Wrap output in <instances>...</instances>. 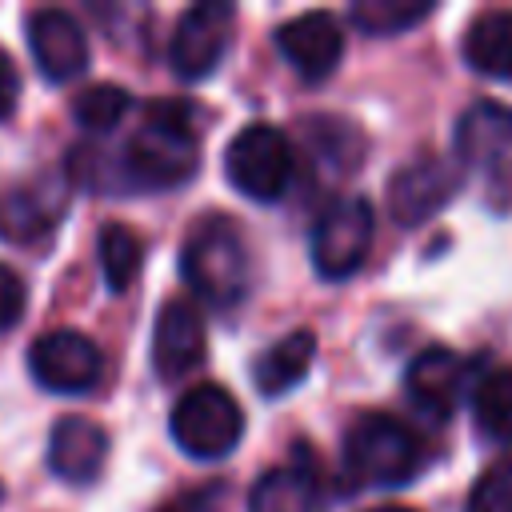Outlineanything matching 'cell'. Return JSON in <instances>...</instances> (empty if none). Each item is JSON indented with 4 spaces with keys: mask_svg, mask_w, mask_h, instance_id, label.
Returning a JSON list of instances; mask_svg holds the SVG:
<instances>
[{
    "mask_svg": "<svg viewBox=\"0 0 512 512\" xmlns=\"http://www.w3.org/2000/svg\"><path fill=\"white\" fill-rule=\"evenodd\" d=\"M200 164V140L192 108L184 100H160L144 112V124L124 148V176L136 188H176L192 180Z\"/></svg>",
    "mask_w": 512,
    "mask_h": 512,
    "instance_id": "cell-1",
    "label": "cell"
},
{
    "mask_svg": "<svg viewBox=\"0 0 512 512\" xmlns=\"http://www.w3.org/2000/svg\"><path fill=\"white\" fill-rule=\"evenodd\" d=\"M184 280L212 308H232L244 300L252 280V260L240 232L224 216H204L184 240Z\"/></svg>",
    "mask_w": 512,
    "mask_h": 512,
    "instance_id": "cell-2",
    "label": "cell"
},
{
    "mask_svg": "<svg viewBox=\"0 0 512 512\" xmlns=\"http://www.w3.org/2000/svg\"><path fill=\"white\" fill-rule=\"evenodd\" d=\"M344 464L360 484L376 488H396L412 484L416 472L424 468V448L416 432L392 416H360L348 436H344Z\"/></svg>",
    "mask_w": 512,
    "mask_h": 512,
    "instance_id": "cell-3",
    "label": "cell"
},
{
    "mask_svg": "<svg viewBox=\"0 0 512 512\" xmlns=\"http://www.w3.org/2000/svg\"><path fill=\"white\" fill-rule=\"evenodd\" d=\"M168 432L192 460H220L244 436V412L228 388L196 384L176 400Z\"/></svg>",
    "mask_w": 512,
    "mask_h": 512,
    "instance_id": "cell-4",
    "label": "cell"
},
{
    "mask_svg": "<svg viewBox=\"0 0 512 512\" xmlns=\"http://www.w3.org/2000/svg\"><path fill=\"white\" fill-rule=\"evenodd\" d=\"M224 176L236 192L248 200L272 204L288 192L292 180V144L280 128L272 124H248L232 136L224 152Z\"/></svg>",
    "mask_w": 512,
    "mask_h": 512,
    "instance_id": "cell-5",
    "label": "cell"
},
{
    "mask_svg": "<svg viewBox=\"0 0 512 512\" xmlns=\"http://www.w3.org/2000/svg\"><path fill=\"white\" fill-rule=\"evenodd\" d=\"M372 208L364 196H336L312 224V264L324 280H348L372 248Z\"/></svg>",
    "mask_w": 512,
    "mask_h": 512,
    "instance_id": "cell-6",
    "label": "cell"
},
{
    "mask_svg": "<svg viewBox=\"0 0 512 512\" xmlns=\"http://www.w3.org/2000/svg\"><path fill=\"white\" fill-rule=\"evenodd\" d=\"M232 4H196L180 16L176 32H172V68L184 80H204L220 68L228 40H232Z\"/></svg>",
    "mask_w": 512,
    "mask_h": 512,
    "instance_id": "cell-7",
    "label": "cell"
},
{
    "mask_svg": "<svg viewBox=\"0 0 512 512\" xmlns=\"http://www.w3.org/2000/svg\"><path fill=\"white\" fill-rule=\"evenodd\" d=\"M28 368L36 376V384L48 392H88L100 380L104 360L88 336H80L72 328H56V332L36 336V344L28 352Z\"/></svg>",
    "mask_w": 512,
    "mask_h": 512,
    "instance_id": "cell-8",
    "label": "cell"
},
{
    "mask_svg": "<svg viewBox=\"0 0 512 512\" xmlns=\"http://www.w3.org/2000/svg\"><path fill=\"white\" fill-rule=\"evenodd\" d=\"M456 156L464 168L492 180L512 176V108L508 104H472L456 120Z\"/></svg>",
    "mask_w": 512,
    "mask_h": 512,
    "instance_id": "cell-9",
    "label": "cell"
},
{
    "mask_svg": "<svg viewBox=\"0 0 512 512\" xmlns=\"http://www.w3.org/2000/svg\"><path fill=\"white\" fill-rule=\"evenodd\" d=\"M64 200H68L64 180L52 172L0 188V240H12V244L40 240L60 220Z\"/></svg>",
    "mask_w": 512,
    "mask_h": 512,
    "instance_id": "cell-10",
    "label": "cell"
},
{
    "mask_svg": "<svg viewBox=\"0 0 512 512\" xmlns=\"http://www.w3.org/2000/svg\"><path fill=\"white\" fill-rule=\"evenodd\" d=\"M28 48L52 84H68L88 68V36L60 8H40L28 16Z\"/></svg>",
    "mask_w": 512,
    "mask_h": 512,
    "instance_id": "cell-11",
    "label": "cell"
},
{
    "mask_svg": "<svg viewBox=\"0 0 512 512\" xmlns=\"http://www.w3.org/2000/svg\"><path fill=\"white\" fill-rule=\"evenodd\" d=\"M276 48L304 80H324L344 56V32L328 12H304L280 24Z\"/></svg>",
    "mask_w": 512,
    "mask_h": 512,
    "instance_id": "cell-12",
    "label": "cell"
},
{
    "mask_svg": "<svg viewBox=\"0 0 512 512\" xmlns=\"http://www.w3.org/2000/svg\"><path fill=\"white\" fill-rule=\"evenodd\" d=\"M456 192V172L444 160H416L388 180V212L396 224L416 228L436 216Z\"/></svg>",
    "mask_w": 512,
    "mask_h": 512,
    "instance_id": "cell-13",
    "label": "cell"
},
{
    "mask_svg": "<svg viewBox=\"0 0 512 512\" xmlns=\"http://www.w3.org/2000/svg\"><path fill=\"white\" fill-rule=\"evenodd\" d=\"M204 360V316L188 300H168L152 332V368L164 380L192 372Z\"/></svg>",
    "mask_w": 512,
    "mask_h": 512,
    "instance_id": "cell-14",
    "label": "cell"
},
{
    "mask_svg": "<svg viewBox=\"0 0 512 512\" xmlns=\"http://www.w3.org/2000/svg\"><path fill=\"white\" fill-rule=\"evenodd\" d=\"M404 388H408V400L432 416V420H448L460 404V392H464V360L444 348V344H432L424 348L408 372H404Z\"/></svg>",
    "mask_w": 512,
    "mask_h": 512,
    "instance_id": "cell-15",
    "label": "cell"
},
{
    "mask_svg": "<svg viewBox=\"0 0 512 512\" xmlns=\"http://www.w3.org/2000/svg\"><path fill=\"white\" fill-rule=\"evenodd\" d=\"M108 460V432L88 416H60L48 436V468L68 484H92Z\"/></svg>",
    "mask_w": 512,
    "mask_h": 512,
    "instance_id": "cell-16",
    "label": "cell"
},
{
    "mask_svg": "<svg viewBox=\"0 0 512 512\" xmlns=\"http://www.w3.org/2000/svg\"><path fill=\"white\" fill-rule=\"evenodd\" d=\"M316 508H320V476L304 460L264 472L248 492V512H316Z\"/></svg>",
    "mask_w": 512,
    "mask_h": 512,
    "instance_id": "cell-17",
    "label": "cell"
},
{
    "mask_svg": "<svg viewBox=\"0 0 512 512\" xmlns=\"http://www.w3.org/2000/svg\"><path fill=\"white\" fill-rule=\"evenodd\" d=\"M312 356H316V336L308 328L288 332L252 360V380L264 396H284L304 380V372L312 368Z\"/></svg>",
    "mask_w": 512,
    "mask_h": 512,
    "instance_id": "cell-18",
    "label": "cell"
},
{
    "mask_svg": "<svg viewBox=\"0 0 512 512\" xmlns=\"http://www.w3.org/2000/svg\"><path fill=\"white\" fill-rule=\"evenodd\" d=\"M464 60L488 80H512V8L480 12L468 24Z\"/></svg>",
    "mask_w": 512,
    "mask_h": 512,
    "instance_id": "cell-19",
    "label": "cell"
},
{
    "mask_svg": "<svg viewBox=\"0 0 512 512\" xmlns=\"http://www.w3.org/2000/svg\"><path fill=\"white\" fill-rule=\"evenodd\" d=\"M476 432L492 444H512V368L488 372L472 392Z\"/></svg>",
    "mask_w": 512,
    "mask_h": 512,
    "instance_id": "cell-20",
    "label": "cell"
},
{
    "mask_svg": "<svg viewBox=\"0 0 512 512\" xmlns=\"http://www.w3.org/2000/svg\"><path fill=\"white\" fill-rule=\"evenodd\" d=\"M424 16H432L428 0H356L348 8V20L368 36H396Z\"/></svg>",
    "mask_w": 512,
    "mask_h": 512,
    "instance_id": "cell-21",
    "label": "cell"
},
{
    "mask_svg": "<svg viewBox=\"0 0 512 512\" xmlns=\"http://www.w3.org/2000/svg\"><path fill=\"white\" fill-rule=\"evenodd\" d=\"M100 272L112 292H128V284L140 272V240L124 224H104L100 228Z\"/></svg>",
    "mask_w": 512,
    "mask_h": 512,
    "instance_id": "cell-22",
    "label": "cell"
},
{
    "mask_svg": "<svg viewBox=\"0 0 512 512\" xmlns=\"http://www.w3.org/2000/svg\"><path fill=\"white\" fill-rule=\"evenodd\" d=\"M128 112V92L116 84H92L80 92V100L72 104V116L88 128V132H112Z\"/></svg>",
    "mask_w": 512,
    "mask_h": 512,
    "instance_id": "cell-23",
    "label": "cell"
},
{
    "mask_svg": "<svg viewBox=\"0 0 512 512\" xmlns=\"http://www.w3.org/2000/svg\"><path fill=\"white\" fill-rule=\"evenodd\" d=\"M464 512H512V460H500L488 472H480Z\"/></svg>",
    "mask_w": 512,
    "mask_h": 512,
    "instance_id": "cell-24",
    "label": "cell"
},
{
    "mask_svg": "<svg viewBox=\"0 0 512 512\" xmlns=\"http://www.w3.org/2000/svg\"><path fill=\"white\" fill-rule=\"evenodd\" d=\"M20 316H24V280L8 264H0V332H8Z\"/></svg>",
    "mask_w": 512,
    "mask_h": 512,
    "instance_id": "cell-25",
    "label": "cell"
},
{
    "mask_svg": "<svg viewBox=\"0 0 512 512\" xmlns=\"http://www.w3.org/2000/svg\"><path fill=\"white\" fill-rule=\"evenodd\" d=\"M16 96H20V76L12 68V56L0 48V120L16 112Z\"/></svg>",
    "mask_w": 512,
    "mask_h": 512,
    "instance_id": "cell-26",
    "label": "cell"
},
{
    "mask_svg": "<svg viewBox=\"0 0 512 512\" xmlns=\"http://www.w3.org/2000/svg\"><path fill=\"white\" fill-rule=\"evenodd\" d=\"M212 496H216V488H204V492H192V496H184V500H176V504H168L164 512H208V504H212Z\"/></svg>",
    "mask_w": 512,
    "mask_h": 512,
    "instance_id": "cell-27",
    "label": "cell"
},
{
    "mask_svg": "<svg viewBox=\"0 0 512 512\" xmlns=\"http://www.w3.org/2000/svg\"><path fill=\"white\" fill-rule=\"evenodd\" d=\"M368 512H416V508H404V504H380V508H368Z\"/></svg>",
    "mask_w": 512,
    "mask_h": 512,
    "instance_id": "cell-28",
    "label": "cell"
}]
</instances>
